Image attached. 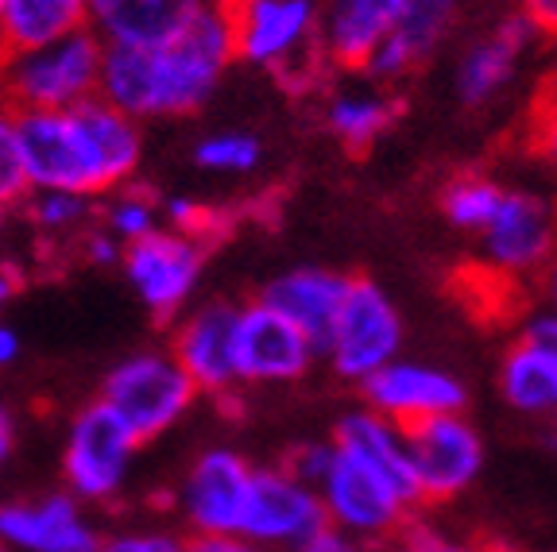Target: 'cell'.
I'll list each match as a JSON object with an SVG mask.
<instances>
[{"label":"cell","mask_w":557,"mask_h":552,"mask_svg":"<svg viewBox=\"0 0 557 552\" xmlns=\"http://www.w3.org/2000/svg\"><path fill=\"white\" fill-rule=\"evenodd\" d=\"M236 62L228 4H209L156 47H104L97 97L132 121L194 116Z\"/></svg>","instance_id":"6da1fadb"},{"label":"cell","mask_w":557,"mask_h":552,"mask_svg":"<svg viewBox=\"0 0 557 552\" xmlns=\"http://www.w3.org/2000/svg\"><path fill=\"white\" fill-rule=\"evenodd\" d=\"M16 136L32 190L101 201L128 186L144 163V124L101 97L54 113H16Z\"/></svg>","instance_id":"7a4b0ae2"},{"label":"cell","mask_w":557,"mask_h":552,"mask_svg":"<svg viewBox=\"0 0 557 552\" xmlns=\"http://www.w3.org/2000/svg\"><path fill=\"white\" fill-rule=\"evenodd\" d=\"M236 62L271 70L283 86L313 89L330 74L318 39V0H233Z\"/></svg>","instance_id":"3957f363"},{"label":"cell","mask_w":557,"mask_h":552,"mask_svg":"<svg viewBox=\"0 0 557 552\" xmlns=\"http://www.w3.org/2000/svg\"><path fill=\"white\" fill-rule=\"evenodd\" d=\"M104 43L94 32H74L39 47L0 54V109L54 113L94 101L101 81Z\"/></svg>","instance_id":"277c9868"},{"label":"cell","mask_w":557,"mask_h":552,"mask_svg":"<svg viewBox=\"0 0 557 552\" xmlns=\"http://www.w3.org/2000/svg\"><path fill=\"white\" fill-rule=\"evenodd\" d=\"M97 398L128 425L139 444H151L178 429L186 414L201 402L194 379L166 348H136L124 360H116L104 372Z\"/></svg>","instance_id":"5b68a950"},{"label":"cell","mask_w":557,"mask_h":552,"mask_svg":"<svg viewBox=\"0 0 557 552\" xmlns=\"http://www.w3.org/2000/svg\"><path fill=\"white\" fill-rule=\"evenodd\" d=\"M139 444L101 398L74 410L62 437V491L89 510L113 506L136 472Z\"/></svg>","instance_id":"8992f818"},{"label":"cell","mask_w":557,"mask_h":552,"mask_svg":"<svg viewBox=\"0 0 557 552\" xmlns=\"http://www.w3.org/2000/svg\"><path fill=\"white\" fill-rule=\"evenodd\" d=\"M252 475L256 464L244 452L228 449V444L201 449L166 499L171 522L186 537H240Z\"/></svg>","instance_id":"52a82bcc"},{"label":"cell","mask_w":557,"mask_h":552,"mask_svg":"<svg viewBox=\"0 0 557 552\" xmlns=\"http://www.w3.org/2000/svg\"><path fill=\"white\" fill-rule=\"evenodd\" d=\"M313 491L322 499L330 529H337L345 537H357V541L372 544V549H380L387 537L399 534L418 510L375 467H368L364 460L337 449V444H333V456Z\"/></svg>","instance_id":"ba28073f"},{"label":"cell","mask_w":557,"mask_h":552,"mask_svg":"<svg viewBox=\"0 0 557 552\" xmlns=\"http://www.w3.org/2000/svg\"><path fill=\"white\" fill-rule=\"evenodd\" d=\"M206 255L209 240H201L194 233H178L171 225H159L144 240L124 243L116 271L128 283V290L139 298V305L156 321L171 325L194 302L201 275H206Z\"/></svg>","instance_id":"9c48e42d"},{"label":"cell","mask_w":557,"mask_h":552,"mask_svg":"<svg viewBox=\"0 0 557 552\" xmlns=\"http://www.w3.org/2000/svg\"><path fill=\"white\" fill-rule=\"evenodd\" d=\"M403 348V317L395 302L372 278H348L345 302L333 321L322 355L330 367L348 382H364L380 367L399 360Z\"/></svg>","instance_id":"30bf717a"},{"label":"cell","mask_w":557,"mask_h":552,"mask_svg":"<svg viewBox=\"0 0 557 552\" xmlns=\"http://www.w3.org/2000/svg\"><path fill=\"white\" fill-rule=\"evenodd\" d=\"M318 360V348L278 317L268 302H236L233 321V367L236 382L244 387H287L306 379V372Z\"/></svg>","instance_id":"8fae6325"},{"label":"cell","mask_w":557,"mask_h":552,"mask_svg":"<svg viewBox=\"0 0 557 552\" xmlns=\"http://www.w3.org/2000/svg\"><path fill=\"white\" fill-rule=\"evenodd\" d=\"M418 502H449L476 484L484 467V440L465 414H437L403 429Z\"/></svg>","instance_id":"7c38bea8"},{"label":"cell","mask_w":557,"mask_h":552,"mask_svg":"<svg viewBox=\"0 0 557 552\" xmlns=\"http://www.w3.org/2000/svg\"><path fill=\"white\" fill-rule=\"evenodd\" d=\"M325 526L330 522H325L322 499L310 484L295 479L283 464H256L240 537L271 552H298Z\"/></svg>","instance_id":"4fadbf2b"},{"label":"cell","mask_w":557,"mask_h":552,"mask_svg":"<svg viewBox=\"0 0 557 552\" xmlns=\"http://www.w3.org/2000/svg\"><path fill=\"white\" fill-rule=\"evenodd\" d=\"M101 526L70 491L0 499V541L12 552H94Z\"/></svg>","instance_id":"5bb4252c"},{"label":"cell","mask_w":557,"mask_h":552,"mask_svg":"<svg viewBox=\"0 0 557 552\" xmlns=\"http://www.w3.org/2000/svg\"><path fill=\"white\" fill-rule=\"evenodd\" d=\"M484 263L507 278H527L549 263L557 251V213L546 198L527 190H504L492 221L480 228Z\"/></svg>","instance_id":"9a60e30c"},{"label":"cell","mask_w":557,"mask_h":552,"mask_svg":"<svg viewBox=\"0 0 557 552\" xmlns=\"http://www.w3.org/2000/svg\"><path fill=\"white\" fill-rule=\"evenodd\" d=\"M233 321H236V302L186 305L171 321L166 352L190 375L201 398L209 394L225 402V398H233L240 390L233 367Z\"/></svg>","instance_id":"2e32d148"},{"label":"cell","mask_w":557,"mask_h":552,"mask_svg":"<svg viewBox=\"0 0 557 552\" xmlns=\"http://www.w3.org/2000/svg\"><path fill=\"white\" fill-rule=\"evenodd\" d=\"M364 390V410L387 417L392 425L407 429L414 422H426L437 414H461L465 410V387L442 367L430 363L392 360L375 375L360 382Z\"/></svg>","instance_id":"e0dca14e"},{"label":"cell","mask_w":557,"mask_h":552,"mask_svg":"<svg viewBox=\"0 0 557 552\" xmlns=\"http://www.w3.org/2000/svg\"><path fill=\"white\" fill-rule=\"evenodd\" d=\"M403 0H318V39L333 70L364 74L375 47L392 35Z\"/></svg>","instance_id":"ac0fdd59"},{"label":"cell","mask_w":557,"mask_h":552,"mask_svg":"<svg viewBox=\"0 0 557 552\" xmlns=\"http://www.w3.org/2000/svg\"><path fill=\"white\" fill-rule=\"evenodd\" d=\"M345 290H348V275H341V271L295 267L287 275L271 278L260 290V302H268L278 317H287L322 352L333 333V321L341 313V302H345Z\"/></svg>","instance_id":"d6986e66"},{"label":"cell","mask_w":557,"mask_h":552,"mask_svg":"<svg viewBox=\"0 0 557 552\" xmlns=\"http://www.w3.org/2000/svg\"><path fill=\"white\" fill-rule=\"evenodd\" d=\"M218 0H89V32L104 47H156Z\"/></svg>","instance_id":"ffe728a7"},{"label":"cell","mask_w":557,"mask_h":552,"mask_svg":"<svg viewBox=\"0 0 557 552\" xmlns=\"http://www.w3.org/2000/svg\"><path fill=\"white\" fill-rule=\"evenodd\" d=\"M453 20H457V0H403L392 35L375 47L364 74L375 81L407 78L410 70H418L437 51Z\"/></svg>","instance_id":"44dd1931"},{"label":"cell","mask_w":557,"mask_h":552,"mask_svg":"<svg viewBox=\"0 0 557 552\" xmlns=\"http://www.w3.org/2000/svg\"><path fill=\"white\" fill-rule=\"evenodd\" d=\"M534 39V27L515 12L507 24H499L496 32L472 43L469 51L461 54L457 62V97L472 109L487 104L507 81L515 78V70H519L522 51L531 47Z\"/></svg>","instance_id":"7402d4cb"},{"label":"cell","mask_w":557,"mask_h":552,"mask_svg":"<svg viewBox=\"0 0 557 552\" xmlns=\"http://www.w3.org/2000/svg\"><path fill=\"white\" fill-rule=\"evenodd\" d=\"M499 394L522 417H554L557 414V352L515 337L499 363Z\"/></svg>","instance_id":"603a6c76"},{"label":"cell","mask_w":557,"mask_h":552,"mask_svg":"<svg viewBox=\"0 0 557 552\" xmlns=\"http://www.w3.org/2000/svg\"><path fill=\"white\" fill-rule=\"evenodd\" d=\"M89 0H4L0 12V43L4 51L39 47L62 35L86 32Z\"/></svg>","instance_id":"cb8c5ba5"},{"label":"cell","mask_w":557,"mask_h":552,"mask_svg":"<svg viewBox=\"0 0 557 552\" xmlns=\"http://www.w3.org/2000/svg\"><path fill=\"white\" fill-rule=\"evenodd\" d=\"M403 104L372 89H345L325 104V128L337 136V143L352 155H364L368 147L392 128Z\"/></svg>","instance_id":"d4e9b609"},{"label":"cell","mask_w":557,"mask_h":552,"mask_svg":"<svg viewBox=\"0 0 557 552\" xmlns=\"http://www.w3.org/2000/svg\"><path fill=\"white\" fill-rule=\"evenodd\" d=\"M20 209H24L35 236H44L47 243H82V236L97 225V201L78 198V193L32 190L20 201Z\"/></svg>","instance_id":"484cf974"},{"label":"cell","mask_w":557,"mask_h":552,"mask_svg":"<svg viewBox=\"0 0 557 552\" xmlns=\"http://www.w3.org/2000/svg\"><path fill=\"white\" fill-rule=\"evenodd\" d=\"M159 225H163V201H156L148 190H139L132 181L97 201V228L113 236L121 248L144 240Z\"/></svg>","instance_id":"4316f807"},{"label":"cell","mask_w":557,"mask_h":552,"mask_svg":"<svg viewBox=\"0 0 557 552\" xmlns=\"http://www.w3.org/2000/svg\"><path fill=\"white\" fill-rule=\"evenodd\" d=\"M504 201V186L496 178H487V174H457V178L445 181L442 190V213L453 228H461V233H480V228L492 221L496 205Z\"/></svg>","instance_id":"83f0119b"},{"label":"cell","mask_w":557,"mask_h":552,"mask_svg":"<svg viewBox=\"0 0 557 552\" xmlns=\"http://www.w3.org/2000/svg\"><path fill=\"white\" fill-rule=\"evenodd\" d=\"M263 159V143L248 131H213L194 143V166L206 174H252Z\"/></svg>","instance_id":"f1b7e54d"},{"label":"cell","mask_w":557,"mask_h":552,"mask_svg":"<svg viewBox=\"0 0 557 552\" xmlns=\"http://www.w3.org/2000/svg\"><path fill=\"white\" fill-rule=\"evenodd\" d=\"M190 537L171 518L159 522H124V526L101 529L94 552H186Z\"/></svg>","instance_id":"f546056e"},{"label":"cell","mask_w":557,"mask_h":552,"mask_svg":"<svg viewBox=\"0 0 557 552\" xmlns=\"http://www.w3.org/2000/svg\"><path fill=\"white\" fill-rule=\"evenodd\" d=\"M32 193L24 174V155H20V136H16V113L0 109V213L20 209V201Z\"/></svg>","instance_id":"4dcf8cb0"},{"label":"cell","mask_w":557,"mask_h":552,"mask_svg":"<svg viewBox=\"0 0 557 552\" xmlns=\"http://www.w3.org/2000/svg\"><path fill=\"white\" fill-rule=\"evenodd\" d=\"M375 552H484V544H472V541H461V537L437 534V529H430V526H422V522L410 518L399 534L387 537V541H383Z\"/></svg>","instance_id":"1f68e13d"},{"label":"cell","mask_w":557,"mask_h":552,"mask_svg":"<svg viewBox=\"0 0 557 552\" xmlns=\"http://www.w3.org/2000/svg\"><path fill=\"white\" fill-rule=\"evenodd\" d=\"M163 225L178 228V233H194L201 236V240H209V236L221 228V216L213 213V209L198 205V201L190 198H166L163 201Z\"/></svg>","instance_id":"d6a6232c"},{"label":"cell","mask_w":557,"mask_h":552,"mask_svg":"<svg viewBox=\"0 0 557 552\" xmlns=\"http://www.w3.org/2000/svg\"><path fill=\"white\" fill-rule=\"evenodd\" d=\"M333 456V444L325 440V444H318V440H310V444H298V449H290L287 456H283V467H287L295 479H302V484L318 487V479H322L325 464H330Z\"/></svg>","instance_id":"836d02e7"},{"label":"cell","mask_w":557,"mask_h":552,"mask_svg":"<svg viewBox=\"0 0 557 552\" xmlns=\"http://www.w3.org/2000/svg\"><path fill=\"white\" fill-rule=\"evenodd\" d=\"M527 128H531V151L557 171V104H534Z\"/></svg>","instance_id":"e575fe53"},{"label":"cell","mask_w":557,"mask_h":552,"mask_svg":"<svg viewBox=\"0 0 557 552\" xmlns=\"http://www.w3.org/2000/svg\"><path fill=\"white\" fill-rule=\"evenodd\" d=\"M82 255H86V263H94V267H116L121 263V243L113 240L109 233H101V228H89L86 236H82Z\"/></svg>","instance_id":"d590c367"},{"label":"cell","mask_w":557,"mask_h":552,"mask_svg":"<svg viewBox=\"0 0 557 552\" xmlns=\"http://www.w3.org/2000/svg\"><path fill=\"white\" fill-rule=\"evenodd\" d=\"M519 337L534 340V344H546V348H554V352H557V310H549V305L531 310L527 317H522Z\"/></svg>","instance_id":"8d00e7d4"},{"label":"cell","mask_w":557,"mask_h":552,"mask_svg":"<svg viewBox=\"0 0 557 552\" xmlns=\"http://www.w3.org/2000/svg\"><path fill=\"white\" fill-rule=\"evenodd\" d=\"M519 16L534 27V35L557 39V0H519Z\"/></svg>","instance_id":"74e56055"},{"label":"cell","mask_w":557,"mask_h":552,"mask_svg":"<svg viewBox=\"0 0 557 552\" xmlns=\"http://www.w3.org/2000/svg\"><path fill=\"white\" fill-rule=\"evenodd\" d=\"M298 552H375V549L364 541H357V537H345V534H337V529L325 526L322 534L310 537Z\"/></svg>","instance_id":"f35d334b"},{"label":"cell","mask_w":557,"mask_h":552,"mask_svg":"<svg viewBox=\"0 0 557 552\" xmlns=\"http://www.w3.org/2000/svg\"><path fill=\"white\" fill-rule=\"evenodd\" d=\"M186 552H271L263 544L248 541V537H190Z\"/></svg>","instance_id":"ab89813d"},{"label":"cell","mask_w":557,"mask_h":552,"mask_svg":"<svg viewBox=\"0 0 557 552\" xmlns=\"http://www.w3.org/2000/svg\"><path fill=\"white\" fill-rule=\"evenodd\" d=\"M20 286H24V275H20L16 263L0 260V313L9 310V302L20 293Z\"/></svg>","instance_id":"60d3db41"},{"label":"cell","mask_w":557,"mask_h":552,"mask_svg":"<svg viewBox=\"0 0 557 552\" xmlns=\"http://www.w3.org/2000/svg\"><path fill=\"white\" fill-rule=\"evenodd\" d=\"M20 333L9 325V321H0V372H9L12 363L20 360Z\"/></svg>","instance_id":"b9f144b4"},{"label":"cell","mask_w":557,"mask_h":552,"mask_svg":"<svg viewBox=\"0 0 557 552\" xmlns=\"http://www.w3.org/2000/svg\"><path fill=\"white\" fill-rule=\"evenodd\" d=\"M12 449H16V417H12V410L0 402V467L9 464Z\"/></svg>","instance_id":"7bdbcfd3"},{"label":"cell","mask_w":557,"mask_h":552,"mask_svg":"<svg viewBox=\"0 0 557 552\" xmlns=\"http://www.w3.org/2000/svg\"><path fill=\"white\" fill-rule=\"evenodd\" d=\"M542 293H546L549 310H557V251L549 255L546 267H542Z\"/></svg>","instance_id":"ee69618b"},{"label":"cell","mask_w":557,"mask_h":552,"mask_svg":"<svg viewBox=\"0 0 557 552\" xmlns=\"http://www.w3.org/2000/svg\"><path fill=\"white\" fill-rule=\"evenodd\" d=\"M534 104H557V66L549 70V78L542 81V93L534 97Z\"/></svg>","instance_id":"f6af8a7d"},{"label":"cell","mask_w":557,"mask_h":552,"mask_svg":"<svg viewBox=\"0 0 557 552\" xmlns=\"http://www.w3.org/2000/svg\"><path fill=\"white\" fill-rule=\"evenodd\" d=\"M546 440L557 449V414H554V417H546Z\"/></svg>","instance_id":"bcb514c9"},{"label":"cell","mask_w":557,"mask_h":552,"mask_svg":"<svg viewBox=\"0 0 557 552\" xmlns=\"http://www.w3.org/2000/svg\"><path fill=\"white\" fill-rule=\"evenodd\" d=\"M484 552H519V549H511V544H484Z\"/></svg>","instance_id":"7dc6e473"},{"label":"cell","mask_w":557,"mask_h":552,"mask_svg":"<svg viewBox=\"0 0 557 552\" xmlns=\"http://www.w3.org/2000/svg\"><path fill=\"white\" fill-rule=\"evenodd\" d=\"M0 12H4V0H0ZM0 54H4V43H0Z\"/></svg>","instance_id":"c3c4849f"},{"label":"cell","mask_w":557,"mask_h":552,"mask_svg":"<svg viewBox=\"0 0 557 552\" xmlns=\"http://www.w3.org/2000/svg\"><path fill=\"white\" fill-rule=\"evenodd\" d=\"M0 552H12V549H9V544H4V541H0Z\"/></svg>","instance_id":"681fc988"},{"label":"cell","mask_w":557,"mask_h":552,"mask_svg":"<svg viewBox=\"0 0 557 552\" xmlns=\"http://www.w3.org/2000/svg\"><path fill=\"white\" fill-rule=\"evenodd\" d=\"M4 216H9V213H0V228H4Z\"/></svg>","instance_id":"f907efd6"},{"label":"cell","mask_w":557,"mask_h":552,"mask_svg":"<svg viewBox=\"0 0 557 552\" xmlns=\"http://www.w3.org/2000/svg\"><path fill=\"white\" fill-rule=\"evenodd\" d=\"M221 4H233V0H221Z\"/></svg>","instance_id":"816d5d0a"}]
</instances>
